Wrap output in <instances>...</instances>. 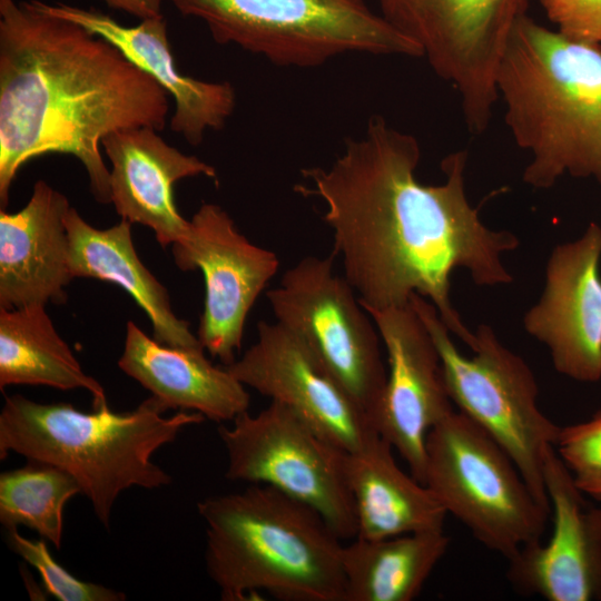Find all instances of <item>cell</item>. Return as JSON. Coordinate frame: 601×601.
Here are the masks:
<instances>
[{"label":"cell","mask_w":601,"mask_h":601,"mask_svg":"<svg viewBox=\"0 0 601 601\" xmlns=\"http://www.w3.org/2000/svg\"><path fill=\"white\" fill-rule=\"evenodd\" d=\"M552 531L509 561L508 579L523 593L548 601L601 600V506L575 485L555 447L544 459Z\"/></svg>","instance_id":"obj_15"},{"label":"cell","mask_w":601,"mask_h":601,"mask_svg":"<svg viewBox=\"0 0 601 601\" xmlns=\"http://www.w3.org/2000/svg\"><path fill=\"white\" fill-rule=\"evenodd\" d=\"M9 548L40 574L46 591L59 601H124L115 589L73 577L49 552L46 540L28 539L18 529L6 530Z\"/></svg>","instance_id":"obj_26"},{"label":"cell","mask_w":601,"mask_h":601,"mask_svg":"<svg viewBox=\"0 0 601 601\" xmlns=\"http://www.w3.org/2000/svg\"><path fill=\"white\" fill-rule=\"evenodd\" d=\"M38 9L86 28L117 47L124 56L154 78L173 98L170 129L193 146L203 142L207 130H220L234 112L236 93L228 81H204L179 72L162 14L126 27L97 8L31 0Z\"/></svg>","instance_id":"obj_17"},{"label":"cell","mask_w":601,"mask_h":601,"mask_svg":"<svg viewBox=\"0 0 601 601\" xmlns=\"http://www.w3.org/2000/svg\"><path fill=\"white\" fill-rule=\"evenodd\" d=\"M165 412L154 396L129 412L115 413L107 405L83 413L69 403L43 404L11 395L0 413V459L13 452L69 473L108 528L124 491L154 490L171 482L152 461L154 453L206 418L190 411L165 417Z\"/></svg>","instance_id":"obj_5"},{"label":"cell","mask_w":601,"mask_h":601,"mask_svg":"<svg viewBox=\"0 0 601 601\" xmlns=\"http://www.w3.org/2000/svg\"><path fill=\"white\" fill-rule=\"evenodd\" d=\"M496 91L514 141L531 156L525 184L546 189L565 174L601 183V46L526 16L500 61Z\"/></svg>","instance_id":"obj_3"},{"label":"cell","mask_w":601,"mask_h":601,"mask_svg":"<svg viewBox=\"0 0 601 601\" xmlns=\"http://www.w3.org/2000/svg\"><path fill=\"white\" fill-rule=\"evenodd\" d=\"M165 1L203 21L215 42L279 67L315 68L348 53L422 58L366 0Z\"/></svg>","instance_id":"obj_6"},{"label":"cell","mask_w":601,"mask_h":601,"mask_svg":"<svg viewBox=\"0 0 601 601\" xmlns=\"http://www.w3.org/2000/svg\"><path fill=\"white\" fill-rule=\"evenodd\" d=\"M101 146L111 162V204L121 219L149 227L162 248L181 242L189 220L177 209L174 186L188 177L216 179L215 168L180 152L148 127L110 134Z\"/></svg>","instance_id":"obj_18"},{"label":"cell","mask_w":601,"mask_h":601,"mask_svg":"<svg viewBox=\"0 0 601 601\" xmlns=\"http://www.w3.org/2000/svg\"><path fill=\"white\" fill-rule=\"evenodd\" d=\"M540 3L559 32L601 46V0H540Z\"/></svg>","instance_id":"obj_28"},{"label":"cell","mask_w":601,"mask_h":601,"mask_svg":"<svg viewBox=\"0 0 601 601\" xmlns=\"http://www.w3.org/2000/svg\"><path fill=\"white\" fill-rule=\"evenodd\" d=\"M68 198L37 180L23 208L0 210V308L67 300L69 267Z\"/></svg>","instance_id":"obj_19"},{"label":"cell","mask_w":601,"mask_h":601,"mask_svg":"<svg viewBox=\"0 0 601 601\" xmlns=\"http://www.w3.org/2000/svg\"><path fill=\"white\" fill-rule=\"evenodd\" d=\"M79 493L80 485L69 473L28 460L26 465L0 474V522L4 530L29 528L60 549L65 505Z\"/></svg>","instance_id":"obj_25"},{"label":"cell","mask_w":601,"mask_h":601,"mask_svg":"<svg viewBox=\"0 0 601 601\" xmlns=\"http://www.w3.org/2000/svg\"><path fill=\"white\" fill-rule=\"evenodd\" d=\"M109 8L124 11L140 20L161 14L162 0H102Z\"/></svg>","instance_id":"obj_29"},{"label":"cell","mask_w":601,"mask_h":601,"mask_svg":"<svg viewBox=\"0 0 601 601\" xmlns=\"http://www.w3.org/2000/svg\"><path fill=\"white\" fill-rule=\"evenodd\" d=\"M554 447L580 491L601 501V408L587 421L561 426Z\"/></svg>","instance_id":"obj_27"},{"label":"cell","mask_w":601,"mask_h":601,"mask_svg":"<svg viewBox=\"0 0 601 601\" xmlns=\"http://www.w3.org/2000/svg\"><path fill=\"white\" fill-rule=\"evenodd\" d=\"M365 311L375 323L388 361L374 426L407 463L410 473L422 482L427 434L454 410L440 354L411 302Z\"/></svg>","instance_id":"obj_14"},{"label":"cell","mask_w":601,"mask_h":601,"mask_svg":"<svg viewBox=\"0 0 601 601\" xmlns=\"http://www.w3.org/2000/svg\"><path fill=\"white\" fill-rule=\"evenodd\" d=\"M171 252L181 270L203 272L205 303L197 337L223 365L231 364L248 312L278 269L276 254L252 244L228 213L210 203L201 204Z\"/></svg>","instance_id":"obj_12"},{"label":"cell","mask_w":601,"mask_h":601,"mask_svg":"<svg viewBox=\"0 0 601 601\" xmlns=\"http://www.w3.org/2000/svg\"><path fill=\"white\" fill-rule=\"evenodd\" d=\"M420 159L418 140L375 115L328 167L303 169L306 184L295 191L324 203L334 254L365 309L404 306L417 293L473 349L476 336L452 305L450 277L463 268L480 286L511 283L502 255L516 249L519 239L486 227L470 204L466 150L442 160L445 180L439 185L417 180Z\"/></svg>","instance_id":"obj_1"},{"label":"cell","mask_w":601,"mask_h":601,"mask_svg":"<svg viewBox=\"0 0 601 601\" xmlns=\"http://www.w3.org/2000/svg\"><path fill=\"white\" fill-rule=\"evenodd\" d=\"M393 450L378 434L364 447L344 454L358 538L444 529L447 513L425 484L398 466Z\"/></svg>","instance_id":"obj_22"},{"label":"cell","mask_w":601,"mask_h":601,"mask_svg":"<svg viewBox=\"0 0 601 601\" xmlns=\"http://www.w3.org/2000/svg\"><path fill=\"white\" fill-rule=\"evenodd\" d=\"M169 95L106 39L31 1L0 0V206L19 169L47 154L85 167L95 199L111 203L101 141L164 130Z\"/></svg>","instance_id":"obj_2"},{"label":"cell","mask_w":601,"mask_h":601,"mask_svg":"<svg viewBox=\"0 0 601 601\" xmlns=\"http://www.w3.org/2000/svg\"><path fill=\"white\" fill-rule=\"evenodd\" d=\"M205 564L224 601L265 591L285 601H344L342 539L312 506L269 485L208 496Z\"/></svg>","instance_id":"obj_4"},{"label":"cell","mask_w":601,"mask_h":601,"mask_svg":"<svg viewBox=\"0 0 601 601\" xmlns=\"http://www.w3.org/2000/svg\"><path fill=\"white\" fill-rule=\"evenodd\" d=\"M531 0H376L382 17L421 50L433 72L454 87L473 135L493 116L496 73Z\"/></svg>","instance_id":"obj_9"},{"label":"cell","mask_w":601,"mask_h":601,"mask_svg":"<svg viewBox=\"0 0 601 601\" xmlns=\"http://www.w3.org/2000/svg\"><path fill=\"white\" fill-rule=\"evenodd\" d=\"M410 302L436 345L452 403L510 455L534 494L550 509L544 459L555 445L561 426L540 410L539 388L529 365L484 324L474 332L473 355H463L436 307L417 293Z\"/></svg>","instance_id":"obj_8"},{"label":"cell","mask_w":601,"mask_h":601,"mask_svg":"<svg viewBox=\"0 0 601 601\" xmlns=\"http://www.w3.org/2000/svg\"><path fill=\"white\" fill-rule=\"evenodd\" d=\"M601 226L558 245L545 270V286L524 315V329L549 352L554 368L582 383L601 380Z\"/></svg>","instance_id":"obj_16"},{"label":"cell","mask_w":601,"mask_h":601,"mask_svg":"<svg viewBox=\"0 0 601 601\" xmlns=\"http://www.w3.org/2000/svg\"><path fill=\"white\" fill-rule=\"evenodd\" d=\"M355 293L334 272L332 255L303 258L266 296L276 322L307 345L374 425L387 372L378 331Z\"/></svg>","instance_id":"obj_10"},{"label":"cell","mask_w":601,"mask_h":601,"mask_svg":"<svg viewBox=\"0 0 601 601\" xmlns=\"http://www.w3.org/2000/svg\"><path fill=\"white\" fill-rule=\"evenodd\" d=\"M204 348L162 345L127 322L119 368L167 410L198 412L214 422H231L248 411L245 385L224 365L211 364Z\"/></svg>","instance_id":"obj_20"},{"label":"cell","mask_w":601,"mask_h":601,"mask_svg":"<svg viewBox=\"0 0 601 601\" xmlns=\"http://www.w3.org/2000/svg\"><path fill=\"white\" fill-rule=\"evenodd\" d=\"M9 385L83 388L92 396L93 410L107 406L102 385L83 372L41 305L0 308L1 391Z\"/></svg>","instance_id":"obj_24"},{"label":"cell","mask_w":601,"mask_h":601,"mask_svg":"<svg viewBox=\"0 0 601 601\" xmlns=\"http://www.w3.org/2000/svg\"><path fill=\"white\" fill-rule=\"evenodd\" d=\"M218 434L229 481L269 485L315 509L342 540L357 525L344 474L345 451L288 406L272 401L255 415L243 412Z\"/></svg>","instance_id":"obj_11"},{"label":"cell","mask_w":601,"mask_h":601,"mask_svg":"<svg viewBox=\"0 0 601 601\" xmlns=\"http://www.w3.org/2000/svg\"><path fill=\"white\" fill-rule=\"evenodd\" d=\"M258 338L224 365L245 386L282 403L345 452L378 435L368 416L326 371L307 345L278 322L260 321Z\"/></svg>","instance_id":"obj_13"},{"label":"cell","mask_w":601,"mask_h":601,"mask_svg":"<svg viewBox=\"0 0 601 601\" xmlns=\"http://www.w3.org/2000/svg\"><path fill=\"white\" fill-rule=\"evenodd\" d=\"M422 482L447 514L506 560L542 540L550 509L510 455L460 411L428 432Z\"/></svg>","instance_id":"obj_7"},{"label":"cell","mask_w":601,"mask_h":601,"mask_svg":"<svg viewBox=\"0 0 601 601\" xmlns=\"http://www.w3.org/2000/svg\"><path fill=\"white\" fill-rule=\"evenodd\" d=\"M66 228L73 278H95L124 288L147 314L158 343L179 348H204L190 332L188 322L174 313L166 287L140 260L132 243L130 221L121 219L100 229L70 207Z\"/></svg>","instance_id":"obj_21"},{"label":"cell","mask_w":601,"mask_h":601,"mask_svg":"<svg viewBox=\"0 0 601 601\" xmlns=\"http://www.w3.org/2000/svg\"><path fill=\"white\" fill-rule=\"evenodd\" d=\"M444 529L382 539L354 538L343 546L344 601H411L445 555Z\"/></svg>","instance_id":"obj_23"}]
</instances>
